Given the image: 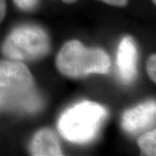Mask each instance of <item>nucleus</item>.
I'll list each match as a JSON object with an SVG mask.
<instances>
[{"instance_id":"f03ea898","label":"nucleus","mask_w":156,"mask_h":156,"mask_svg":"<svg viewBox=\"0 0 156 156\" xmlns=\"http://www.w3.org/2000/svg\"><path fill=\"white\" fill-rule=\"evenodd\" d=\"M107 115L105 108L96 102H78L61 115L59 133L69 142L86 144L96 137Z\"/></svg>"},{"instance_id":"4468645a","label":"nucleus","mask_w":156,"mask_h":156,"mask_svg":"<svg viewBox=\"0 0 156 156\" xmlns=\"http://www.w3.org/2000/svg\"><path fill=\"white\" fill-rule=\"evenodd\" d=\"M152 1H153V3H156V0H152Z\"/></svg>"},{"instance_id":"7ed1b4c3","label":"nucleus","mask_w":156,"mask_h":156,"mask_svg":"<svg viewBox=\"0 0 156 156\" xmlns=\"http://www.w3.org/2000/svg\"><path fill=\"white\" fill-rule=\"evenodd\" d=\"M56 66L69 78H82L89 74H107L111 59L101 49H87L79 41L72 40L62 47L56 58Z\"/></svg>"},{"instance_id":"f257e3e1","label":"nucleus","mask_w":156,"mask_h":156,"mask_svg":"<svg viewBox=\"0 0 156 156\" xmlns=\"http://www.w3.org/2000/svg\"><path fill=\"white\" fill-rule=\"evenodd\" d=\"M43 105L29 68L20 61L0 60V112L32 114Z\"/></svg>"},{"instance_id":"20e7f679","label":"nucleus","mask_w":156,"mask_h":156,"mask_svg":"<svg viewBox=\"0 0 156 156\" xmlns=\"http://www.w3.org/2000/svg\"><path fill=\"white\" fill-rule=\"evenodd\" d=\"M51 44L48 34L42 27L23 24L15 27L1 45V52L8 60H38L50 51Z\"/></svg>"},{"instance_id":"423d86ee","label":"nucleus","mask_w":156,"mask_h":156,"mask_svg":"<svg viewBox=\"0 0 156 156\" xmlns=\"http://www.w3.org/2000/svg\"><path fill=\"white\" fill-rule=\"evenodd\" d=\"M137 46L131 37H125L121 41L117 53V66L119 75L124 83H132L137 76Z\"/></svg>"},{"instance_id":"9b49d317","label":"nucleus","mask_w":156,"mask_h":156,"mask_svg":"<svg viewBox=\"0 0 156 156\" xmlns=\"http://www.w3.org/2000/svg\"><path fill=\"white\" fill-rule=\"evenodd\" d=\"M104 2L108 3L110 5H114V6H120V7H123L127 4L128 0H102Z\"/></svg>"},{"instance_id":"9d476101","label":"nucleus","mask_w":156,"mask_h":156,"mask_svg":"<svg viewBox=\"0 0 156 156\" xmlns=\"http://www.w3.org/2000/svg\"><path fill=\"white\" fill-rule=\"evenodd\" d=\"M155 66H156V56L153 54L149 57L148 61H147V72H148V75L150 77V79L153 81L155 83L156 82V69H155Z\"/></svg>"},{"instance_id":"f8f14e48","label":"nucleus","mask_w":156,"mask_h":156,"mask_svg":"<svg viewBox=\"0 0 156 156\" xmlns=\"http://www.w3.org/2000/svg\"><path fill=\"white\" fill-rule=\"evenodd\" d=\"M6 13V1L5 0H0V23L4 20Z\"/></svg>"},{"instance_id":"0eeeda50","label":"nucleus","mask_w":156,"mask_h":156,"mask_svg":"<svg viewBox=\"0 0 156 156\" xmlns=\"http://www.w3.org/2000/svg\"><path fill=\"white\" fill-rule=\"evenodd\" d=\"M30 154L35 156H61L63 152L55 133L45 128L38 131L30 144Z\"/></svg>"},{"instance_id":"ddd939ff","label":"nucleus","mask_w":156,"mask_h":156,"mask_svg":"<svg viewBox=\"0 0 156 156\" xmlns=\"http://www.w3.org/2000/svg\"><path fill=\"white\" fill-rule=\"evenodd\" d=\"M62 1L65 3H73V2H75L76 0H62Z\"/></svg>"},{"instance_id":"6e6552de","label":"nucleus","mask_w":156,"mask_h":156,"mask_svg":"<svg viewBox=\"0 0 156 156\" xmlns=\"http://www.w3.org/2000/svg\"><path fill=\"white\" fill-rule=\"evenodd\" d=\"M138 145L142 151V154L155 155L156 154V132L155 130L149 131L138 139Z\"/></svg>"},{"instance_id":"39448f33","label":"nucleus","mask_w":156,"mask_h":156,"mask_svg":"<svg viewBox=\"0 0 156 156\" xmlns=\"http://www.w3.org/2000/svg\"><path fill=\"white\" fill-rule=\"evenodd\" d=\"M155 114V101L143 102L125 112L122 117V127L128 133L136 134L154 124Z\"/></svg>"},{"instance_id":"1a4fd4ad","label":"nucleus","mask_w":156,"mask_h":156,"mask_svg":"<svg viewBox=\"0 0 156 156\" xmlns=\"http://www.w3.org/2000/svg\"><path fill=\"white\" fill-rule=\"evenodd\" d=\"M18 8L23 9L24 11L33 10L37 6L38 0H13Z\"/></svg>"}]
</instances>
